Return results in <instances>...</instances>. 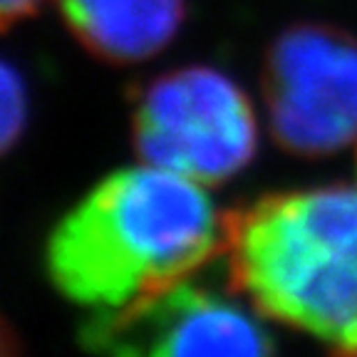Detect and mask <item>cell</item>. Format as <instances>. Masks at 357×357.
<instances>
[{"mask_svg":"<svg viewBox=\"0 0 357 357\" xmlns=\"http://www.w3.org/2000/svg\"><path fill=\"white\" fill-rule=\"evenodd\" d=\"M226 245L206 186L154 164L119 169L50 234L47 275L67 301L114 310L186 280Z\"/></svg>","mask_w":357,"mask_h":357,"instance_id":"1","label":"cell"},{"mask_svg":"<svg viewBox=\"0 0 357 357\" xmlns=\"http://www.w3.org/2000/svg\"><path fill=\"white\" fill-rule=\"evenodd\" d=\"M223 253L261 315L357 355V184L263 196L226 216Z\"/></svg>","mask_w":357,"mask_h":357,"instance_id":"2","label":"cell"},{"mask_svg":"<svg viewBox=\"0 0 357 357\" xmlns=\"http://www.w3.org/2000/svg\"><path fill=\"white\" fill-rule=\"evenodd\" d=\"M132 139L142 162L208 186L251 164L258 127L251 102L229 75L189 65L142 89Z\"/></svg>","mask_w":357,"mask_h":357,"instance_id":"3","label":"cell"},{"mask_svg":"<svg viewBox=\"0 0 357 357\" xmlns=\"http://www.w3.org/2000/svg\"><path fill=\"white\" fill-rule=\"evenodd\" d=\"M275 142L290 154L328 156L357 139V40L330 25H293L263 67Z\"/></svg>","mask_w":357,"mask_h":357,"instance_id":"4","label":"cell"},{"mask_svg":"<svg viewBox=\"0 0 357 357\" xmlns=\"http://www.w3.org/2000/svg\"><path fill=\"white\" fill-rule=\"evenodd\" d=\"M79 345L102 355H266L271 335L251 310L216 290L172 283L114 310H95Z\"/></svg>","mask_w":357,"mask_h":357,"instance_id":"5","label":"cell"},{"mask_svg":"<svg viewBox=\"0 0 357 357\" xmlns=\"http://www.w3.org/2000/svg\"><path fill=\"white\" fill-rule=\"evenodd\" d=\"M60 10L84 50L132 65L172 43L184 20V0H60Z\"/></svg>","mask_w":357,"mask_h":357,"instance_id":"6","label":"cell"},{"mask_svg":"<svg viewBox=\"0 0 357 357\" xmlns=\"http://www.w3.org/2000/svg\"><path fill=\"white\" fill-rule=\"evenodd\" d=\"M3 146H10L17 139L22 124H25V107H28V97H25V84L22 77L15 73V67L6 62L3 67Z\"/></svg>","mask_w":357,"mask_h":357,"instance_id":"7","label":"cell"},{"mask_svg":"<svg viewBox=\"0 0 357 357\" xmlns=\"http://www.w3.org/2000/svg\"><path fill=\"white\" fill-rule=\"evenodd\" d=\"M40 3H43V0H0V13H3L6 25H10V22L33 15Z\"/></svg>","mask_w":357,"mask_h":357,"instance_id":"8","label":"cell"}]
</instances>
